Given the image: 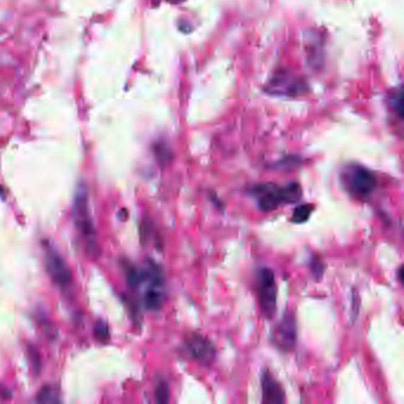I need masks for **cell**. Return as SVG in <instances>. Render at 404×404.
<instances>
[{
    "mask_svg": "<svg viewBox=\"0 0 404 404\" xmlns=\"http://www.w3.org/2000/svg\"><path fill=\"white\" fill-rule=\"evenodd\" d=\"M250 195L257 200L260 210L268 212L278 209L284 204H292L303 198V190L299 183H289L285 187L276 184L264 183L254 185Z\"/></svg>",
    "mask_w": 404,
    "mask_h": 404,
    "instance_id": "obj_1",
    "label": "cell"
},
{
    "mask_svg": "<svg viewBox=\"0 0 404 404\" xmlns=\"http://www.w3.org/2000/svg\"><path fill=\"white\" fill-rule=\"evenodd\" d=\"M73 217L82 239L85 241L87 249L96 250L95 228L93 223L92 214L89 210L88 192L85 187H78L73 207Z\"/></svg>",
    "mask_w": 404,
    "mask_h": 404,
    "instance_id": "obj_2",
    "label": "cell"
},
{
    "mask_svg": "<svg viewBox=\"0 0 404 404\" xmlns=\"http://www.w3.org/2000/svg\"><path fill=\"white\" fill-rule=\"evenodd\" d=\"M345 187L357 200L366 201L377 189V178L364 166H348L343 175Z\"/></svg>",
    "mask_w": 404,
    "mask_h": 404,
    "instance_id": "obj_3",
    "label": "cell"
},
{
    "mask_svg": "<svg viewBox=\"0 0 404 404\" xmlns=\"http://www.w3.org/2000/svg\"><path fill=\"white\" fill-rule=\"evenodd\" d=\"M257 293L261 313L264 318H271L276 311V285L274 271L269 268H261L257 275Z\"/></svg>",
    "mask_w": 404,
    "mask_h": 404,
    "instance_id": "obj_4",
    "label": "cell"
},
{
    "mask_svg": "<svg viewBox=\"0 0 404 404\" xmlns=\"http://www.w3.org/2000/svg\"><path fill=\"white\" fill-rule=\"evenodd\" d=\"M184 350L189 358L201 366H211L216 358V348L212 341L200 333H192L185 338Z\"/></svg>",
    "mask_w": 404,
    "mask_h": 404,
    "instance_id": "obj_5",
    "label": "cell"
},
{
    "mask_svg": "<svg viewBox=\"0 0 404 404\" xmlns=\"http://www.w3.org/2000/svg\"><path fill=\"white\" fill-rule=\"evenodd\" d=\"M44 261L50 278L57 286L66 289L71 285V273L63 257L49 243L44 244Z\"/></svg>",
    "mask_w": 404,
    "mask_h": 404,
    "instance_id": "obj_6",
    "label": "cell"
},
{
    "mask_svg": "<svg viewBox=\"0 0 404 404\" xmlns=\"http://www.w3.org/2000/svg\"><path fill=\"white\" fill-rule=\"evenodd\" d=\"M273 344L284 352L294 350L296 344V318L292 313H287L281 321L275 326L271 333Z\"/></svg>",
    "mask_w": 404,
    "mask_h": 404,
    "instance_id": "obj_7",
    "label": "cell"
},
{
    "mask_svg": "<svg viewBox=\"0 0 404 404\" xmlns=\"http://www.w3.org/2000/svg\"><path fill=\"white\" fill-rule=\"evenodd\" d=\"M262 384V401L264 403L281 404L286 401V395L281 384L275 380L269 371H264L261 378Z\"/></svg>",
    "mask_w": 404,
    "mask_h": 404,
    "instance_id": "obj_8",
    "label": "cell"
},
{
    "mask_svg": "<svg viewBox=\"0 0 404 404\" xmlns=\"http://www.w3.org/2000/svg\"><path fill=\"white\" fill-rule=\"evenodd\" d=\"M271 93L274 94H299L301 89L305 88L306 86L301 83V81L296 80L292 76H286L285 74H280L275 76L271 81Z\"/></svg>",
    "mask_w": 404,
    "mask_h": 404,
    "instance_id": "obj_9",
    "label": "cell"
},
{
    "mask_svg": "<svg viewBox=\"0 0 404 404\" xmlns=\"http://www.w3.org/2000/svg\"><path fill=\"white\" fill-rule=\"evenodd\" d=\"M313 211H314L313 204H303V205L296 207V210L293 211V223L301 224V223L309 221V218L311 217Z\"/></svg>",
    "mask_w": 404,
    "mask_h": 404,
    "instance_id": "obj_10",
    "label": "cell"
},
{
    "mask_svg": "<svg viewBox=\"0 0 404 404\" xmlns=\"http://www.w3.org/2000/svg\"><path fill=\"white\" fill-rule=\"evenodd\" d=\"M37 402L39 403H57L60 402V395H58V391L53 387H44L41 389L38 393V396H37Z\"/></svg>",
    "mask_w": 404,
    "mask_h": 404,
    "instance_id": "obj_11",
    "label": "cell"
},
{
    "mask_svg": "<svg viewBox=\"0 0 404 404\" xmlns=\"http://www.w3.org/2000/svg\"><path fill=\"white\" fill-rule=\"evenodd\" d=\"M155 401L167 403L170 401V387L165 380H160L155 388Z\"/></svg>",
    "mask_w": 404,
    "mask_h": 404,
    "instance_id": "obj_12",
    "label": "cell"
},
{
    "mask_svg": "<svg viewBox=\"0 0 404 404\" xmlns=\"http://www.w3.org/2000/svg\"><path fill=\"white\" fill-rule=\"evenodd\" d=\"M391 105L394 107L395 110L398 112V116H402V90L400 89L398 95L393 96V102Z\"/></svg>",
    "mask_w": 404,
    "mask_h": 404,
    "instance_id": "obj_13",
    "label": "cell"
},
{
    "mask_svg": "<svg viewBox=\"0 0 404 404\" xmlns=\"http://www.w3.org/2000/svg\"><path fill=\"white\" fill-rule=\"evenodd\" d=\"M312 271L313 274L316 275V279L320 278L323 273V266L321 264V261L316 260L313 261L312 264Z\"/></svg>",
    "mask_w": 404,
    "mask_h": 404,
    "instance_id": "obj_14",
    "label": "cell"
},
{
    "mask_svg": "<svg viewBox=\"0 0 404 404\" xmlns=\"http://www.w3.org/2000/svg\"><path fill=\"white\" fill-rule=\"evenodd\" d=\"M96 336H98L100 339H103V338L107 337V327L105 326V323H98V328H96Z\"/></svg>",
    "mask_w": 404,
    "mask_h": 404,
    "instance_id": "obj_15",
    "label": "cell"
},
{
    "mask_svg": "<svg viewBox=\"0 0 404 404\" xmlns=\"http://www.w3.org/2000/svg\"><path fill=\"white\" fill-rule=\"evenodd\" d=\"M167 1H170V3H182V1H184V0H167Z\"/></svg>",
    "mask_w": 404,
    "mask_h": 404,
    "instance_id": "obj_16",
    "label": "cell"
}]
</instances>
